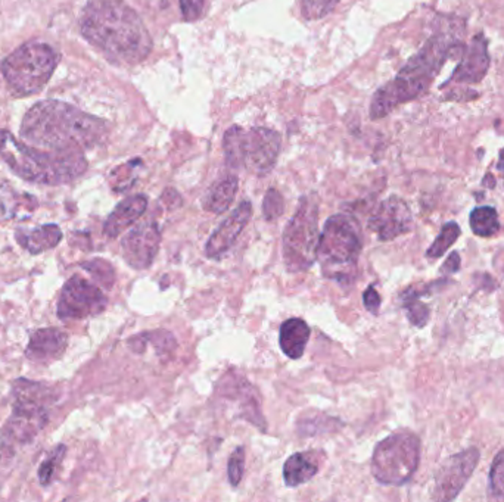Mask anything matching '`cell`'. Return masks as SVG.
Returning a JSON list of instances; mask_svg holds the SVG:
<instances>
[{"instance_id": "5", "label": "cell", "mask_w": 504, "mask_h": 502, "mask_svg": "<svg viewBox=\"0 0 504 502\" xmlns=\"http://www.w3.org/2000/svg\"><path fill=\"white\" fill-rule=\"evenodd\" d=\"M361 238L355 223L344 214L332 215L320 233L317 261L326 277L350 286L357 274Z\"/></svg>"}, {"instance_id": "14", "label": "cell", "mask_w": 504, "mask_h": 502, "mask_svg": "<svg viewBox=\"0 0 504 502\" xmlns=\"http://www.w3.org/2000/svg\"><path fill=\"white\" fill-rule=\"evenodd\" d=\"M413 227V215L409 205L398 196L385 199L369 218V229L376 233L378 239L388 242L401 234H406Z\"/></svg>"}, {"instance_id": "7", "label": "cell", "mask_w": 504, "mask_h": 502, "mask_svg": "<svg viewBox=\"0 0 504 502\" xmlns=\"http://www.w3.org/2000/svg\"><path fill=\"white\" fill-rule=\"evenodd\" d=\"M49 389L40 383L18 380L14 385V410L2 431V451L32 442L47 423Z\"/></svg>"}, {"instance_id": "8", "label": "cell", "mask_w": 504, "mask_h": 502, "mask_svg": "<svg viewBox=\"0 0 504 502\" xmlns=\"http://www.w3.org/2000/svg\"><path fill=\"white\" fill-rule=\"evenodd\" d=\"M319 239V203L313 196H304L283 231L286 270L307 271L317 261Z\"/></svg>"}, {"instance_id": "25", "label": "cell", "mask_w": 504, "mask_h": 502, "mask_svg": "<svg viewBox=\"0 0 504 502\" xmlns=\"http://www.w3.org/2000/svg\"><path fill=\"white\" fill-rule=\"evenodd\" d=\"M459 236H460V227L456 223H448L444 225L440 236L435 239V242L432 243V246L427 252L428 258L431 260L441 258L442 255L447 252V249L451 248L453 243L457 240Z\"/></svg>"}, {"instance_id": "13", "label": "cell", "mask_w": 504, "mask_h": 502, "mask_svg": "<svg viewBox=\"0 0 504 502\" xmlns=\"http://www.w3.org/2000/svg\"><path fill=\"white\" fill-rule=\"evenodd\" d=\"M161 233L156 223L147 221L136 225L121 240V251L125 262L136 270L151 267L160 251Z\"/></svg>"}, {"instance_id": "27", "label": "cell", "mask_w": 504, "mask_h": 502, "mask_svg": "<svg viewBox=\"0 0 504 502\" xmlns=\"http://www.w3.org/2000/svg\"><path fill=\"white\" fill-rule=\"evenodd\" d=\"M341 0H301V12L305 19L317 21L328 16Z\"/></svg>"}, {"instance_id": "18", "label": "cell", "mask_w": 504, "mask_h": 502, "mask_svg": "<svg viewBox=\"0 0 504 502\" xmlns=\"http://www.w3.org/2000/svg\"><path fill=\"white\" fill-rule=\"evenodd\" d=\"M147 208L145 194H136L125 198L115 206L104 224V233L108 238H117L141 218Z\"/></svg>"}, {"instance_id": "15", "label": "cell", "mask_w": 504, "mask_h": 502, "mask_svg": "<svg viewBox=\"0 0 504 502\" xmlns=\"http://www.w3.org/2000/svg\"><path fill=\"white\" fill-rule=\"evenodd\" d=\"M252 215V205L250 201H243L227 218L215 229L210 236L205 246L206 257L211 260H220L229 251L239 234L248 224Z\"/></svg>"}, {"instance_id": "20", "label": "cell", "mask_w": 504, "mask_h": 502, "mask_svg": "<svg viewBox=\"0 0 504 502\" xmlns=\"http://www.w3.org/2000/svg\"><path fill=\"white\" fill-rule=\"evenodd\" d=\"M15 238L25 251L37 255L55 248L62 240V231L56 224H45L34 229H18Z\"/></svg>"}, {"instance_id": "29", "label": "cell", "mask_w": 504, "mask_h": 502, "mask_svg": "<svg viewBox=\"0 0 504 502\" xmlns=\"http://www.w3.org/2000/svg\"><path fill=\"white\" fill-rule=\"evenodd\" d=\"M404 299V307L407 310L409 320L418 327H423L429 318V310L427 305H423L420 301H418L416 294L411 290H407L403 294Z\"/></svg>"}, {"instance_id": "33", "label": "cell", "mask_w": 504, "mask_h": 502, "mask_svg": "<svg viewBox=\"0 0 504 502\" xmlns=\"http://www.w3.org/2000/svg\"><path fill=\"white\" fill-rule=\"evenodd\" d=\"M142 336L146 340L154 343V347L160 353H170V351L176 348V340L173 338V334L165 330H155L151 333H143Z\"/></svg>"}, {"instance_id": "24", "label": "cell", "mask_w": 504, "mask_h": 502, "mask_svg": "<svg viewBox=\"0 0 504 502\" xmlns=\"http://www.w3.org/2000/svg\"><path fill=\"white\" fill-rule=\"evenodd\" d=\"M245 130L239 125H232L226 131L223 139V151L226 164L230 168H241L242 166V151H243V139Z\"/></svg>"}, {"instance_id": "19", "label": "cell", "mask_w": 504, "mask_h": 502, "mask_svg": "<svg viewBox=\"0 0 504 502\" xmlns=\"http://www.w3.org/2000/svg\"><path fill=\"white\" fill-rule=\"evenodd\" d=\"M311 329L302 318H289L280 326V349L291 360H300L304 355L310 340Z\"/></svg>"}, {"instance_id": "22", "label": "cell", "mask_w": 504, "mask_h": 502, "mask_svg": "<svg viewBox=\"0 0 504 502\" xmlns=\"http://www.w3.org/2000/svg\"><path fill=\"white\" fill-rule=\"evenodd\" d=\"M239 180L236 175H227L223 180L217 181L210 187L204 198V210L211 214H223L235 201L238 193Z\"/></svg>"}, {"instance_id": "34", "label": "cell", "mask_w": 504, "mask_h": 502, "mask_svg": "<svg viewBox=\"0 0 504 502\" xmlns=\"http://www.w3.org/2000/svg\"><path fill=\"white\" fill-rule=\"evenodd\" d=\"M182 16L186 23H195L204 14L205 0H179Z\"/></svg>"}, {"instance_id": "4", "label": "cell", "mask_w": 504, "mask_h": 502, "mask_svg": "<svg viewBox=\"0 0 504 502\" xmlns=\"http://www.w3.org/2000/svg\"><path fill=\"white\" fill-rule=\"evenodd\" d=\"M0 158L18 177L38 184H65L87 170L84 151H47L16 140L8 130H0Z\"/></svg>"}, {"instance_id": "26", "label": "cell", "mask_w": 504, "mask_h": 502, "mask_svg": "<svg viewBox=\"0 0 504 502\" xmlns=\"http://www.w3.org/2000/svg\"><path fill=\"white\" fill-rule=\"evenodd\" d=\"M490 498L504 501V449L494 458L490 470Z\"/></svg>"}, {"instance_id": "2", "label": "cell", "mask_w": 504, "mask_h": 502, "mask_svg": "<svg viewBox=\"0 0 504 502\" xmlns=\"http://www.w3.org/2000/svg\"><path fill=\"white\" fill-rule=\"evenodd\" d=\"M23 142L47 151L92 149L110 136V125L97 116L55 99L34 103L23 118Z\"/></svg>"}, {"instance_id": "31", "label": "cell", "mask_w": 504, "mask_h": 502, "mask_svg": "<svg viewBox=\"0 0 504 502\" xmlns=\"http://www.w3.org/2000/svg\"><path fill=\"white\" fill-rule=\"evenodd\" d=\"M283 210H285V202H283L282 193L272 187V189L267 190L264 196V201H263L264 218L267 221L278 220L279 216L283 214Z\"/></svg>"}, {"instance_id": "3", "label": "cell", "mask_w": 504, "mask_h": 502, "mask_svg": "<svg viewBox=\"0 0 504 502\" xmlns=\"http://www.w3.org/2000/svg\"><path fill=\"white\" fill-rule=\"evenodd\" d=\"M456 46L457 43H453L446 34H433L420 51L401 68L397 77L374 93L370 103L372 120H381L397 106L418 99L427 93L433 78L437 77Z\"/></svg>"}, {"instance_id": "10", "label": "cell", "mask_w": 504, "mask_h": 502, "mask_svg": "<svg viewBox=\"0 0 504 502\" xmlns=\"http://www.w3.org/2000/svg\"><path fill=\"white\" fill-rule=\"evenodd\" d=\"M108 299L96 284L74 275L68 280L58 301V316L62 320H82L105 311Z\"/></svg>"}, {"instance_id": "1", "label": "cell", "mask_w": 504, "mask_h": 502, "mask_svg": "<svg viewBox=\"0 0 504 502\" xmlns=\"http://www.w3.org/2000/svg\"><path fill=\"white\" fill-rule=\"evenodd\" d=\"M80 32L115 65L141 64L152 51V37L142 18L123 0H91L80 15Z\"/></svg>"}, {"instance_id": "21", "label": "cell", "mask_w": 504, "mask_h": 502, "mask_svg": "<svg viewBox=\"0 0 504 502\" xmlns=\"http://www.w3.org/2000/svg\"><path fill=\"white\" fill-rule=\"evenodd\" d=\"M319 473V464L311 452H296L285 461L283 479L285 485L296 488L307 484Z\"/></svg>"}, {"instance_id": "35", "label": "cell", "mask_w": 504, "mask_h": 502, "mask_svg": "<svg viewBox=\"0 0 504 502\" xmlns=\"http://www.w3.org/2000/svg\"><path fill=\"white\" fill-rule=\"evenodd\" d=\"M363 301H364L365 310L370 311L372 314L376 316V314L379 312V308H381V297H379V293L374 290L373 286L365 289V292L363 294Z\"/></svg>"}, {"instance_id": "11", "label": "cell", "mask_w": 504, "mask_h": 502, "mask_svg": "<svg viewBox=\"0 0 504 502\" xmlns=\"http://www.w3.org/2000/svg\"><path fill=\"white\" fill-rule=\"evenodd\" d=\"M282 137L270 129L256 127L245 133L242 166L255 175L269 174L278 161Z\"/></svg>"}, {"instance_id": "6", "label": "cell", "mask_w": 504, "mask_h": 502, "mask_svg": "<svg viewBox=\"0 0 504 502\" xmlns=\"http://www.w3.org/2000/svg\"><path fill=\"white\" fill-rule=\"evenodd\" d=\"M59 53L51 45L28 42L8 55L2 62V74L8 88L16 97L42 92L59 64Z\"/></svg>"}, {"instance_id": "28", "label": "cell", "mask_w": 504, "mask_h": 502, "mask_svg": "<svg viewBox=\"0 0 504 502\" xmlns=\"http://www.w3.org/2000/svg\"><path fill=\"white\" fill-rule=\"evenodd\" d=\"M64 455H65V447L59 445L43 460L40 468H38V480H40V484L43 486H47L53 480L58 467L61 466V462L64 460Z\"/></svg>"}, {"instance_id": "30", "label": "cell", "mask_w": 504, "mask_h": 502, "mask_svg": "<svg viewBox=\"0 0 504 502\" xmlns=\"http://www.w3.org/2000/svg\"><path fill=\"white\" fill-rule=\"evenodd\" d=\"M83 268L91 273L93 279H96L99 283L105 288H111L115 281V273L112 265L104 260H92L83 264Z\"/></svg>"}, {"instance_id": "32", "label": "cell", "mask_w": 504, "mask_h": 502, "mask_svg": "<svg viewBox=\"0 0 504 502\" xmlns=\"http://www.w3.org/2000/svg\"><path fill=\"white\" fill-rule=\"evenodd\" d=\"M243 470H245V448L238 447L227 462V476H229V481L232 486H238L243 477Z\"/></svg>"}, {"instance_id": "9", "label": "cell", "mask_w": 504, "mask_h": 502, "mask_svg": "<svg viewBox=\"0 0 504 502\" xmlns=\"http://www.w3.org/2000/svg\"><path fill=\"white\" fill-rule=\"evenodd\" d=\"M420 440L411 431H397L381 440L373 451L372 475L379 484L401 486L416 473Z\"/></svg>"}, {"instance_id": "12", "label": "cell", "mask_w": 504, "mask_h": 502, "mask_svg": "<svg viewBox=\"0 0 504 502\" xmlns=\"http://www.w3.org/2000/svg\"><path fill=\"white\" fill-rule=\"evenodd\" d=\"M479 461V451L470 448L450 457L435 476L432 498L437 501H451L456 498L472 476Z\"/></svg>"}, {"instance_id": "23", "label": "cell", "mask_w": 504, "mask_h": 502, "mask_svg": "<svg viewBox=\"0 0 504 502\" xmlns=\"http://www.w3.org/2000/svg\"><path fill=\"white\" fill-rule=\"evenodd\" d=\"M470 229L479 238H490L494 236L499 229V214L492 208V206H479L470 212Z\"/></svg>"}, {"instance_id": "17", "label": "cell", "mask_w": 504, "mask_h": 502, "mask_svg": "<svg viewBox=\"0 0 504 502\" xmlns=\"http://www.w3.org/2000/svg\"><path fill=\"white\" fill-rule=\"evenodd\" d=\"M67 333L56 327L38 329L29 338L25 355L37 364H49L61 358L67 349Z\"/></svg>"}, {"instance_id": "16", "label": "cell", "mask_w": 504, "mask_h": 502, "mask_svg": "<svg viewBox=\"0 0 504 502\" xmlns=\"http://www.w3.org/2000/svg\"><path fill=\"white\" fill-rule=\"evenodd\" d=\"M488 68H490V55L487 40L482 34H477L473 37L469 49H466V52L463 53L459 66L454 70L451 78L446 84H450L451 81H457L460 84L481 83L483 80V77L487 75Z\"/></svg>"}, {"instance_id": "36", "label": "cell", "mask_w": 504, "mask_h": 502, "mask_svg": "<svg viewBox=\"0 0 504 502\" xmlns=\"http://www.w3.org/2000/svg\"><path fill=\"white\" fill-rule=\"evenodd\" d=\"M459 267H460V257H459V253L457 252H453L450 255V258L447 260V262L444 264L442 271H447L448 274H451V273H456L459 270Z\"/></svg>"}]
</instances>
